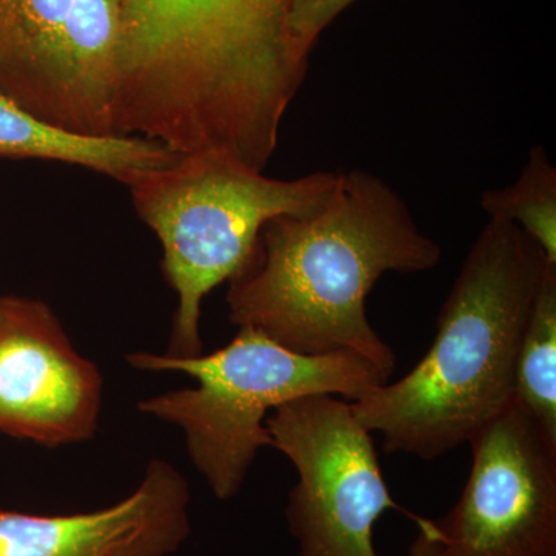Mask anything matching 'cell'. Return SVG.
I'll list each match as a JSON object with an SVG mask.
<instances>
[{
  "label": "cell",
  "instance_id": "1",
  "mask_svg": "<svg viewBox=\"0 0 556 556\" xmlns=\"http://www.w3.org/2000/svg\"><path fill=\"white\" fill-rule=\"evenodd\" d=\"M299 2L119 0L118 135L265 170L308 73L292 31Z\"/></svg>",
  "mask_w": 556,
  "mask_h": 556
},
{
  "label": "cell",
  "instance_id": "2",
  "mask_svg": "<svg viewBox=\"0 0 556 556\" xmlns=\"http://www.w3.org/2000/svg\"><path fill=\"white\" fill-rule=\"evenodd\" d=\"M441 258L396 190L371 172H339L316 211L263 228L229 281V318L298 353L356 354L390 379L396 356L369 324V291L383 274L426 273Z\"/></svg>",
  "mask_w": 556,
  "mask_h": 556
},
{
  "label": "cell",
  "instance_id": "3",
  "mask_svg": "<svg viewBox=\"0 0 556 556\" xmlns=\"http://www.w3.org/2000/svg\"><path fill=\"white\" fill-rule=\"evenodd\" d=\"M511 223L490 219L442 305L437 338L405 378L351 401L387 453L437 459L514 402L519 343L547 265ZM556 265V263H555Z\"/></svg>",
  "mask_w": 556,
  "mask_h": 556
},
{
  "label": "cell",
  "instance_id": "4",
  "mask_svg": "<svg viewBox=\"0 0 556 556\" xmlns=\"http://www.w3.org/2000/svg\"><path fill=\"white\" fill-rule=\"evenodd\" d=\"M338 174L269 178L228 152L201 150L121 181L159 237L163 273L178 298L166 356L203 354L201 305L208 292L247 268L270 219L320 207Z\"/></svg>",
  "mask_w": 556,
  "mask_h": 556
},
{
  "label": "cell",
  "instance_id": "5",
  "mask_svg": "<svg viewBox=\"0 0 556 556\" xmlns=\"http://www.w3.org/2000/svg\"><path fill=\"white\" fill-rule=\"evenodd\" d=\"M127 362L141 371H178L197 380V387L144 399L138 409L185 433L193 466L223 501L240 492L260 450L273 447L266 427L270 413L314 394L356 401L388 382L356 354L298 353L254 328H240L232 342L212 354L135 353Z\"/></svg>",
  "mask_w": 556,
  "mask_h": 556
},
{
  "label": "cell",
  "instance_id": "6",
  "mask_svg": "<svg viewBox=\"0 0 556 556\" xmlns=\"http://www.w3.org/2000/svg\"><path fill=\"white\" fill-rule=\"evenodd\" d=\"M121 54L119 0H0V94L51 126L121 137Z\"/></svg>",
  "mask_w": 556,
  "mask_h": 556
},
{
  "label": "cell",
  "instance_id": "7",
  "mask_svg": "<svg viewBox=\"0 0 556 556\" xmlns=\"http://www.w3.org/2000/svg\"><path fill=\"white\" fill-rule=\"evenodd\" d=\"M273 447L298 468L289 495V530L300 556H376L372 527L390 495L371 431L350 401L314 394L288 402L266 419Z\"/></svg>",
  "mask_w": 556,
  "mask_h": 556
},
{
  "label": "cell",
  "instance_id": "8",
  "mask_svg": "<svg viewBox=\"0 0 556 556\" xmlns=\"http://www.w3.org/2000/svg\"><path fill=\"white\" fill-rule=\"evenodd\" d=\"M468 444L460 500L427 519L438 556H556V442L511 402Z\"/></svg>",
  "mask_w": 556,
  "mask_h": 556
},
{
  "label": "cell",
  "instance_id": "9",
  "mask_svg": "<svg viewBox=\"0 0 556 556\" xmlns=\"http://www.w3.org/2000/svg\"><path fill=\"white\" fill-rule=\"evenodd\" d=\"M102 388L46 303L0 298V431L46 447L89 441Z\"/></svg>",
  "mask_w": 556,
  "mask_h": 556
},
{
  "label": "cell",
  "instance_id": "10",
  "mask_svg": "<svg viewBox=\"0 0 556 556\" xmlns=\"http://www.w3.org/2000/svg\"><path fill=\"white\" fill-rule=\"evenodd\" d=\"M190 490L179 470L150 460L119 503L75 515L0 510V556H169L190 533Z\"/></svg>",
  "mask_w": 556,
  "mask_h": 556
},
{
  "label": "cell",
  "instance_id": "11",
  "mask_svg": "<svg viewBox=\"0 0 556 556\" xmlns=\"http://www.w3.org/2000/svg\"><path fill=\"white\" fill-rule=\"evenodd\" d=\"M178 153L139 137H90L51 126L0 94V156L47 160L86 167L123 181L163 166Z\"/></svg>",
  "mask_w": 556,
  "mask_h": 556
},
{
  "label": "cell",
  "instance_id": "12",
  "mask_svg": "<svg viewBox=\"0 0 556 556\" xmlns=\"http://www.w3.org/2000/svg\"><path fill=\"white\" fill-rule=\"evenodd\" d=\"M514 402L556 442V265L541 277L515 367Z\"/></svg>",
  "mask_w": 556,
  "mask_h": 556
},
{
  "label": "cell",
  "instance_id": "13",
  "mask_svg": "<svg viewBox=\"0 0 556 556\" xmlns=\"http://www.w3.org/2000/svg\"><path fill=\"white\" fill-rule=\"evenodd\" d=\"M481 207L490 219L518 226L556 263V169L543 146L530 149L514 185L482 193Z\"/></svg>",
  "mask_w": 556,
  "mask_h": 556
},
{
  "label": "cell",
  "instance_id": "14",
  "mask_svg": "<svg viewBox=\"0 0 556 556\" xmlns=\"http://www.w3.org/2000/svg\"><path fill=\"white\" fill-rule=\"evenodd\" d=\"M356 0H300L292 16V31L302 49L313 51L321 33Z\"/></svg>",
  "mask_w": 556,
  "mask_h": 556
},
{
  "label": "cell",
  "instance_id": "15",
  "mask_svg": "<svg viewBox=\"0 0 556 556\" xmlns=\"http://www.w3.org/2000/svg\"><path fill=\"white\" fill-rule=\"evenodd\" d=\"M419 526V536L413 543L409 556H438L437 544L427 527V519H416Z\"/></svg>",
  "mask_w": 556,
  "mask_h": 556
}]
</instances>
